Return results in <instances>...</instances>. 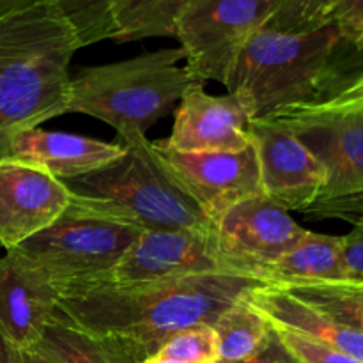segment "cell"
Wrapping results in <instances>:
<instances>
[{"label": "cell", "instance_id": "33", "mask_svg": "<svg viewBox=\"0 0 363 363\" xmlns=\"http://www.w3.org/2000/svg\"><path fill=\"white\" fill-rule=\"evenodd\" d=\"M362 308H363V298H362Z\"/></svg>", "mask_w": 363, "mask_h": 363}, {"label": "cell", "instance_id": "12", "mask_svg": "<svg viewBox=\"0 0 363 363\" xmlns=\"http://www.w3.org/2000/svg\"><path fill=\"white\" fill-rule=\"evenodd\" d=\"M213 272H229L220 259L215 234L142 230L105 282L138 286Z\"/></svg>", "mask_w": 363, "mask_h": 363}, {"label": "cell", "instance_id": "5", "mask_svg": "<svg viewBox=\"0 0 363 363\" xmlns=\"http://www.w3.org/2000/svg\"><path fill=\"white\" fill-rule=\"evenodd\" d=\"M183 59L179 46L85 67L71 78L67 112L103 121L117 135H145L195 84H202L181 66Z\"/></svg>", "mask_w": 363, "mask_h": 363}, {"label": "cell", "instance_id": "13", "mask_svg": "<svg viewBox=\"0 0 363 363\" xmlns=\"http://www.w3.org/2000/svg\"><path fill=\"white\" fill-rule=\"evenodd\" d=\"M66 184L46 170L14 158L0 160V245L20 247L69 208Z\"/></svg>", "mask_w": 363, "mask_h": 363}, {"label": "cell", "instance_id": "22", "mask_svg": "<svg viewBox=\"0 0 363 363\" xmlns=\"http://www.w3.org/2000/svg\"><path fill=\"white\" fill-rule=\"evenodd\" d=\"M34 347L59 363H116L94 337L67 321L59 312Z\"/></svg>", "mask_w": 363, "mask_h": 363}, {"label": "cell", "instance_id": "1", "mask_svg": "<svg viewBox=\"0 0 363 363\" xmlns=\"http://www.w3.org/2000/svg\"><path fill=\"white\" fill-rule=\"evenodd\" d=\"M257 286L230 272L138 286L98 282L60 294L57 312L94 337L116 363H140L181 330L213 326Z\"/></svg>", "mask_w": 363, "mask_h": 363}, {"label": "cell", "instance_id": "23", "mask_svg": "<svg viewBox=\"0 0 363 363\" xmlns=\"http://www.w3.org/2000/svg\"><path fill=\"white\" fill-rule=\"evenodd\" d=\"M71 27L82 48L113 39V11L121 0H53Z\"/></svg>", "mask_w": 363, "mask_h": 363}, {"label": "cell", "instance_id": "10", "mask_svg": "<svg viewBox=\"0 0 363 363\" xmlns=\"http://www.w3.org/2000/svg\"><path fill=\"white\" fill-rule=\"evenodd\" d=\"M152 149L177 186L201 206L213 223L233 206L262 195L252 144L243 151L179 152L160 140L152 142Z\"/></svg>", "mask_w": 363, "mask_h": 363}, {"label": "cell", "instance_id": "15", "mask_svg": "<svg viewBox=\"0 0 363 363\" xmlns=\"http://www.w3.org/2000/svg\"><path fill=\"white\" fill-rule=\"evenodd\" d=\"M247 112L234 96H213L195 84L176 108L163 144L179 152L243 151L250 145Z\"/></svg>", "mask_w": 363, "mask_h": 363}, {"label": "cell", "instance_id": "21", "mask_svg": "<svg viewBox=\"0 0 363 363\" xmlns=\"http://www.w3.org/2000/svg\"><path fill=\"white\" fill-rule=\"evenodd\" d=\"M277 287V286H275ZM298 300L318 308L323 314L350 325L363 333V284L340 280V282H312L280 287Z\"/></svg>", "mask_w": 363, "mask_h": 363}, {"label": "cell", "instance_id": "25", "mask_svg": "<svg viewBox=\"0 0 363 363\" xmlns=\"http://www.w3.org/2000/svg\"><path fill=\"white\" fill-rule=\"evenodd\" d=\"M332 0H282L264 28L286 34L308 32L330 23Z\"/></svg>", "mask_w": 363, "mask_h": 363}, {"label": "cell", "instance_id": "16", "mask_svg": "<svg viewBox=\"0 0 363 363\" xmlns=\"http://www.w3.org/2000/svg\"><path fill=\"white\" fill-rule=\"evenodd\" d=\"M124 155L121 142H103L84 135L27 128L7 140V158L30 163L60 181L85 176Z\"/></svg>", "mask_w": 363, "mask_h": 363}, {"label": "cell", "instance_id": "17", "mask_svg": "<svg viewBox=\"0 0 363 363\" xmlns=\"http://www.w3.org/2000/svg\"><path fill=\"white\" fill-rule=\"evenodd\" d=\"M245 300L264 315L272 326L311 337L363 362V333L360 330L323 314L287 291L275 286H257L245 294Z\"/></svg>", "mask_w": 363, "mask_h": 363}, {"label": "cell", "instance_id": "24", "mask_svg": "<svg viewBox=\"0 0 363 363\" xmlns=\"http://www.w3.org/2000/svg\"><path fill=\"white\" fill-rule=\"evenodd\" d=\"M156 357L183 363H218V339L211 325H195L170 337Z\"/></svg>", "mask_w": 363, "mask_h": 363}, {"label": "cell", "instance_id": "4", "mask_svg": "<svg viewBox=\"0 0 363 363\" xmlns=\"http://www.w3.org/2000/svg\"><path fill=\"white\" fill-rule=\"evenodd\" d=\"M124 155L85 176L62 181L69 208L138 230L215 234V223L177 186L144 133L117 135Z\"/></svg>", "mask_w": 363, "mask_h": 363}, {"label": "cell", "instance_id": "8", "mask_svg": "<svg viewBox=\"0 0 363 363\" xmlns=\"http://www.w3.org/2000/svg\"><path fill=\"white\" fill-rule=\"evenodd\" d=\"M282 0H191L176 23L186 69L199 82L225 84L248 39Z\"/></svg>", "mask_w": 363, "mask_h": 363}, {"label": "cell", "instance_id": "19", "mask_svg": "<svg viewBox=\"0 0 363 363\" xmlns=\"http://www.w3.org/2000/svg\"><path fill=\"white\" fill-rule=\"evenodd\" d=\"M191 0H121L113 11V41L176 38L177 18Z\"/></svg>", "mask_w": 363, "mask_h": 363}, {"label": "cell", "instance_id": "32", "mask_svg": "<svg viewBox=\"0 0 363 363\" xmlns=\"http://www.w3.org/2000/svg\"><path fill=\"white\" fill-rule=\"evenodd\" d=\"M140 363H183V362H177V360H170V358H162V357H151L147 360L140 362Z\"/></svg>", "mask_w": 363, "mask_h": 363}, {"label": "cell", "instance_id": "18", "mask_svg": "<svg viewBox=\"0 0 363 363\" xmlns=\"http://www.w3.org/2000/svg\"><path fill=\"white\" fill-rule=\"evenodd\" d=\"M340 280H347L342 236H328L312 230H307L289 252L259 275L262 286L277 287Z\"/></svg>", "mask_w": 363, "mask_h": 363}, {"label": "cell", "instance_id": "2", "mask_svg": "<svg viewBox=\"0 0 363 363\" xmlns=\"http://www.w3.org/2000/svg\"><path fill=\"white\" fill-rule=\"evenodd\" d=\"M82 45L53 0L0 16V160L14 131L67 112L69 64Z\"/></svg>", "mask_w": 363, "mask_h": 363}, {"label": "cell", "instance_id": "3", "mask_svg": "<svg viewBox=\"0 0 363 363\" xmlns=\"http://www.w3.org/2000/svg\"><path fill=\"white\" fill-rule=\"evenodd\" d=\"M344 45L350 41L332 21L298 34L261 28L241 50L223 85L248 119H266L286 106L318 101L357 74L342 55Z\"/></svg>", "mask_w": 363, "mask_h": 363}, {"label": "cell", "instance_id": "34", "mask_svg": "<svg viewBox=\"0 0 363 363\" xmlns=\"http://www.w3.org/2000/svg\"><path fill=\"white\" fill-rule=\"evenodd\" d=\"M0 248H2V245H0Z\"/></svg>", "mask_w": 363, "mask_h": 363}, {"label": "cell", "instance_id": "27", "mask_svg": "<svg viewBox=\"0 0 363 363\" xmlns=\"http://www.w3.org/2000/svg\"><path fill=\"white\" fill-rule=\"evenodd\" d=\"M328 21L340 28L354 46H363V0H332Z\"/></svg>", "mask_w": 363, "mask_h": 363}, {"label": "cell", "instance_id": "7", "mask_svg": "<svg viewBox=\"0 0 363 363\" xmlns=\"http://www.w3.org/2000/svg\"><path fill=\"white\" fill-rule=\"evenodd\" d=\"M142 230L67 208L57 222L23 241V252L59 294L108 280Z\"/></svg>", "mask_w": 363, "mask_h": 363}, {"label": "cell", "instance_id": "29", "mask_svg": "<svg viewBox=\"0 0 363 363\" xmlns=\"http://www.w3.org/2000/svg\"><path fill=\"white\" fill-rule=\"evenodd\" d=\"M233 363H298V362L294 360L293 354L287 351V347L284 346V342L280 340L277 330L272 326L264 344H262V346L259 347L252 357L245 358V360L241 362H233Z\"/></svg>", "mask_w": 363, "mask_h": 363}, {"label": "cell", "instance_id": "20", "mask_svg": "<svg viewBox=\"0 0 363 363\" xmlns=\"http://www.w3.org/2000/svg\"><path fill=\"white\" fill-rule=\"evenodd\" d=\"M213 328L218 339L220 362L233 363L252 357L264 344L272 325L243 296L216 319Z\"/></svg>", "mask_w": 363, "mask_h": 363}, {"label": "cell", "instance_id": "30", "mask_svg": "<svg viewBox=\"0 0 363 363\" xmlns=\"http://www.w3.org/2000/svg\"><path fill=\"white\" fill-rule=\"evenodd\" d=\"M0 363H59L39 347H13L0 339Z\"/></svg>", "mask_w": 363, "mask_h": 363}, {"label": "cell", "instance_id": "9", "mask_svg": "<svg viewBox=\"0 0 363 363\" xmlns=\"http://www.w3.org/2000/svg\"><path fill=\"white\" fill-rule=\"evenodd\" d=\"M307 230L264 195L233 206L215 223L223 266L257 282L262 269L289 252Z\"/></svg>", "mask_w": 363, "mask_h": 363}, {"label": "cell", "instance_id": "26", "mask_svg": "<svg viewBox=\"0 0 363 363\" xmlns=\"http://www.w3.org/2000/svg\"><path fill=\"white\" fill-rule=\"evenodd\" d=\"M273 328L277 330L284 346L287 347V351L293 354L298 363H363L358 358L325 346V344L318 342L311 337H305L301 333L291 332L286 328H279V326H273Z\"/></svg>", "mask_w": 363, "mask_h": 363}, {"label": "cell", "instance_id": "31", "mask_svg": "<svg viewBox=\"0 0 363 363\" xmlns=\"http://www.w3.org/2000/svg\"><path fill=\"white\" fill-rule=\"evenodd\" d=\"M32 2H35V0H0V16L9 13V11L18 9V7H23Z\"/></svg>", "mask_w": 363, "mask_h": 363}, {"label": "cell", "instance_id": "6", "mask_svg": "<svg viewBox=\"0 0 363 363\" xmlns=\"http://www.w3.org/2000/svg\"><path fill=\"white\" fill-rule=\"evenodd\" d=\"M289 130L325 167L319 201L363 194V71L325 98L266 117Z\"/></svg>", "mask_w": 363, "mask_h": 363}, {"label": "cell", "instance_id": "14", "mask_svg": "<svg viewBox=\"0 0 363 363\" xmlns=\"http://www.w3.org/2000/svg\"><path fill=\"white\" fill-rule=\"evenodd\" d=\"M60 294L41 268L18 248L0 255V339L13 347L38 346L55 318Z\"/></svg>", "mask_w": 363, "mask_h": 363}, {"label": "cell", "instance_id": "28", "mask_svg": "<svg viewBox=\"0 0 363 363\" xmlns=\"http://www.w3.org/2000/svg\"><path fill=\"white\" fill-rule=\"evenodd\" d=\"M342 252L347 280L363 284V220L354 222L351 233L342 236Z\"/></svg>", "mask_w": 363, "mask_h": 363}, {"label": "cell", "instance_id": "11", "mask_svg": "<svg viewBox=\"0 0 363 363\" xmlns=\"http://www.w3.org/2000/svg\"><path fill=\"white\" fill-rule=\"evenodd\" d=\"M248 137L266 199L286 211L300 213L321 199L328 181L325 167L289 130L269 119H257L248 123Z\"/></svg>", "mask_w": 363, "mask_h": 363}]
</instances>
